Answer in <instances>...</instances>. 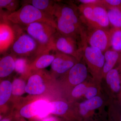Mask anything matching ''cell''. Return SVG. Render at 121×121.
I'll use <instances>...</instances> for the list:
<instances>
[{"label":"cell","mask_w":121,"mask_h":121,"mask_svg":"<svg viewBox=\"0 0 121 121\" xmlns=\"http://www.w3.org/2000/svg\"><path fill=\"white\" fill-rule=\"evenodd\" d=\"M54 16L57 31L65 35L83 41L86 39V28L80 18L78 7L73 4L56 1Z\"/></svg>","instance_id":"1"},{"label":"cell","mask_w":121,"mask_h":121,"mask_svg":"<svg viewBox=\"0 0 121 121\" xmlns=\"http://www.w3.org/2000/svg\"><path fill=\"white\" fill-rule=\"evenodd\" d=\"M7 20L9 23L22 27L36 22L47 23L56 28L55 18L30 4L22 5L17 10L8 14Z\"/></svg>","instance_id":"2"},{"label":"cell","mask_w":121,"mask_h":121,"mask_svg":"<svg viewBox=\"0 0 121 121\" xmlns=\"http://www.w3.org/2000/svg\"><path fill=\"white\" fill-rule=\"evenodd\" d=\"M14 30L15 38L11 45V53L16 57L35 59L39 56V47L35 39L29 35L21 26L11 24Z\"/></svg>","instance_id":"3"},{"label":"cell","mask_w":121,"mask_h":121,"mask_svg":"<svg viewBox=\"0 0 121 121\" xmlns=\"http://www.w3.org/2000/svg\"><path fill=\"white\" fill-rule=\"evenodd\" d=\"M22 27L38 43L39 56L52 51V40L56 31L55 27L49 24L41 22H35Z\"/></svg>","instance_id":"4"},{"label":"cell","mask_w":121,"mask_h":121,"mask_svg":"<svg viewBox=\"0 0 121 121\" xmlns=\"http://www.w3.org/2000/svg\"><path fill=\"white\" fill-rule=\"evenodd\" d=\"M78 42L74 38L63 35L56 30L52 37V51L71 56L79 61L82 58V53Z\"/></svg>","instance_id":"5"},{"label":"cell","mask_w":121,"mask_h":121,"mask_svg":"<svg viewBox=\"0 0 121 121\" xmlns=\"http://www.w3.org/2000/svg\"><path fill=\"white\" fill-rule=\"evenodd\" d=\"M81 48L82 58L93 75L96 77L102 76L105 63L104 54L99 49L89 46L86 41L82 44Z\"/></svg>","instance_id":"6"},{"label":"cell","mask_w":121,"mask_h":121,"mask_svg":"<svg viewBox=\"0 0 121 121\" xmlns=\"http://www.w3.org/2000/svg\"><path fill=\"white\" fill-rule=\"evenodd\" d=\"M28 77L25 91L31 95H39L44 93L47 89L46 82L53 78L44 69L33 72Z\"/></svg>","instance_id":"7"},{"label":"cell","mask_w":121,"mask_h":121,"mask_svg":"<svg viewBox=\"0 0 121 121\" xmlns=\"http://www.w3.org/2000/svg\"><path fill=\"white\" fill-rule=\"evenodd\" d=\"M110 29L101 28L86 30L87 43L100 50L104 54L111 48Z\"/></svg>","instance_id":"8"},{"label":"cell","mask_w":121,"mask_h":121,"mask_svg":"<svg viewBox=\"0 0 121 121\" xmlns=\"http://www.w3.org/2000/svg\"><path fill=\"white\" fill-rule=\"evenodd\" d=\"M21 116L27 119L36 117L41 119L50 114L49 102L43 99H39L27 104L21 109Z\"/></svg>","instance_id":"9"},{"label":"cell","mask_w":121,"mask_h":121,"mask_svg":"<svg viewBox=\"0 0 121 121\" xmlns=\"http://www.w3.org/2000/svg\"><path fill=\"white\" fill-rule=\"evenodd\" d=\"M55 58L51 64V75H64L75 64L79 62L74 56L59 52H54Z\"/></svg>","instance_id":"10"},{"label":"cell","mask_w":121,"mask_h":121,"mask_svg":"<svg viewBox=\"0 0 121 121\" xmlns=\"http://www.w3.org/2000/svg\"><path fill=\"white\" fill-rule=\"evenodd\" d=\"M14 38L12 25L8 21L0 23V53H5L10 48Z\"/></svg>","instance_id":"11"},{"label":"cell","mask_w":121,"mask_h":121,"mask_svg":"<svg viewBox=\"0 0 121 121\" xmlns=\"http://www.w3.org/2000/svg\"><path fill=\"white\" fill-rule=\"evenodd\" d=\"M87 71L85 64L78 62L63 75L67 78L71 84L77 85L82 83L86 79Z\"/></svg>","instance_id":"12"},{"label":"cell","mask_w":121,"mask_h":121,"mask_svg":"<svg viewBox=\"0 0 121 121\" xmlns=\"http://www.w3.org/2000/svg\"><path fill=\"white\" fill-rule=\"evenodd\" d=\"M78 7L81 20L86 30L101 28L95 20L91 5L81 4Z\"/></svg>","instance_id":"13"},{"label":"cell","mask_w":121,"mask_h":121,"mask_svg":"<svg viewBox=\"0 0 121 121\" xmlns=\"http://www.w3.org/2000/svg\"><path fill=\"white\" fill-rule=\"evenodd\" d=\"M51 52L44 53L36 57L29 65L27 76L33 72L44 69L51 65L55 58V54Z\"/></svg>","instance_id":"14"},{"label":"cell","mask_w":121,"mask_h":121,"mask_svg":"<svg viewBox=\"0 0 121 121\" xmlns=\"http://www.w3.org/2000/svg\"><path fill=\"white\" fill-rule=\"evenodd\" d=\"M16 58L11 52L0 53V79L7 78L15 71Z\"/></svg>","instance_id":"15"},{"label":"cell","mask_w":121,"mask_h":121,"mask_svg":"<svg viewBox=\"0 0 121 121\" xmlns=\"http://www.w3.org/2000/svg\"><path fill=\"white\" fill-rule=\"evenodd\" d=\"M56 1L51 0H28L22 1L21 2L22 5H31L39 10L54 17V7Z\"/></svg>","instance_id":"16"},{"label":"cell","mask_w":121,"mask_h":121,"mask_svg":"<svg viewBox=\"0 0 121 121\" xmlns=\"http://www.w3.org/2000/svg\"><path fill=\"white\" fill-rule=\"evenodd\" d=\"M12 83L9 80L0 79V113L11 99Z\"/></svg>","instance_id":"17"},{"label":"cell","mask_w":121,"mask_h":121,"mask_svg":"<svg viewBox=\"0 0 121 121\" xmlns=\"http://www.w3.org/2000/svg\"><path fill=\"white\" fill-rule=\"evenodd\" d=\"M95 20L102 28L110 29L111 26L108 18L107 10L103 6L99 5H91Z\"/></svg>","instance_id":"18"},{"label":"cell","mask_w":121,"mask_h":121,"mask_svg":"<svg viewBox=\"0 0 121 121\" xmlns=\"http://www.w3.org/2000/svg\"><path fill=\"white\" fill-rule=\"evenodd\" d=\"M105 63L103 68L102 76L105 77L110 71L113 69L118 62L120 53L111 49L106 51L104 53Z\"/></svg>","instance_id":"19"},{"label":"cell","mask_w":121,"mask_h":121,"mask_svg":"<svg viewBox=\"0 0 121 121\" xmlns=\"http://www.w3.org/2000/svg\"><path fill=\"white\" fill-rule=\"evenodd\" d=\"M106 81L113 93H120L121 91V76L119 70L113 68L106 75Z\"/></svg>","instance_id":"20"},{"label":"cell","mask_w":121,"mask_h":121,"mask_svg":"<svg viewBox=\"0 0 121 121\" xmlns=\"http://www.w3.org/2000/svg\"><path fill=\"white\" fill-rule=\"evenodd\" d=\"M103 103L102 99L99 96H95L83 102L79 105L80 115L82 117H86L89 111L100 107Z\"/></svg>","instance_id":"21"},{"label":"cell","mask_w":121,"mask_h":121,"mask_svg":"<svg viewBox=\"0 0 121 121\" xmlns=\"http://www.w3.org/2000/svg\"><path fill=\"white\" fill-rule=\"evenodd\" d=\"M109 31L111 49L118 52H121V28L112 27Z\"/></svg>","instance_id":"22"},{"label":"cell","mask_w":121,"mask_h":121,"mask_svg":"<svg viewBox=\"0 0 121 121\" xmlns=\"http://www.w3.org/2000/svg\"><path fill=\"white\" fill-rule=\"evenodd\" d=\"M50 113L63 116L66 113L69 106L67 103L62 101H56L49 102Z\"/></svg>","instance_id":"23"},{"label":"cell","mask_w":121,"mask_h":121,"mask_svg":"<svg viewBox=\"0 0 121 121\" xmlns=\"http://www.w3.org/2000/svg\"><path fill=\"white\" fill-rule=\"evenodd\" d=\"M31 62L29 59L25 57H16L15 60V71L23 77H28L29 65Z\"/></svg>","instance_id":"24"},{"label":"cell","mask_w":121,"mask_h":121,"mask_svg":"<svg viewBox=\"0 0 121 121\" xmlns=\"http://www.w3.org/2000/svg\"><path fill=\"white\" fill-rule=\"evenodd\" d=\"M106 9L111 25L113 27L121 28V10L115 8Z\"/></svg>","instance_id":"25"},{"label":"cell","mask_w":121,"mask_h":121,"mask_svg":"<svg viewBox=\"0 0 121 121\" xmlns=\"http://www.w3.org/2000/svg\"><path fill=\"white\" fill-rule=\"evenodd\" d=\"M26 83L21 78L15 79L12 82V94L11 98L21 96L25 93Z\"/></svg>","instance_id":"26"},{"label":"cell","mask_w":121,"mask_h":121,"mask_svg":"<svg viewBox=\"0 0 121 121\" xmlns=\"http://www.w3.org/2000/svg\"><path fill=\"white\" fill-rule=\"evenodd\" d=\"M20 2L18 0H0V9L13 12L18 9Z\"/></svg>","instance_id":"27"},{"label":"cell","mask_w":121,"mask_h":121,"mask_svg":"<svg viewBox=\"0 0 121 121\" xmlns=\"http://www.w3.org/2000/svg\"><path fill=\"white\" fill-rule=\"evenodd\" d=\"M102 5L105 9L115 8L121 10V0H102Z\"/></svg>","instance_id":"28"},{"label":"cell","mask_w":121,"mask_h":121,"mask_svg":"<svg viewBox=\"0 0 121 121\" xmlns=\"http://www.w3.org/2000/svg\"><path fill=\"white\" fill-rule=\"evenodd\" d=\"M86 87V86L82 83L76 85L72 92V96L74 97H79L84 94Z\"/></svg>","instance_id":"29"},{"label":"cell","mask_w":121,"mask_h":121,"mask_svg":"<svg viewBox=\"0 0 121 121\" xmlns=\"http://www.w3.org/2000/svg\"><path fill=\"white\" fill-rule=\"evenodd\" d=\"M97 90L94 87H86L84 95L87 99L94 97L97 94Z\"/></svg>","instance_id":"30"},{"label":"cell","mask_w":121,"mask_h":121,"mask_svg":"<svg viewBox=\"0 0 121 121\" xmlns=\"http://www.w3.org/2000/svg\"><path fill=\"white\" fill-rule=\"evenodd\" d=\"M78 1L83 4L91 5H99L102 6V0H79Z\"/></svg>","instance_id":"31"},{"label":"cell","mask_w":121,"mask_h":121,"mask_svg":"<svg viewBox=\"0 0 121 121\" xmlns=\"http://www.w3.org/2000/svg\"><path fill=\"white\" fill-rule=\"evenodd\" d=\"M111 115L112 121H121V110H115Z\"/></svg>","instance_id":"32"},{"label":"cell","mask_w":121,"mask_h":121,"mask_svg":"<svg viewBox=\"0 0 121 121\" xmlns=\"http://www.w3.org/2000/svg\"><path fill=\"white\" fill-rule=\"evenodd\" d=\"M9 13L6 10L0 9V23L7 21L6 17Z\"/></svg>","instance_id":"33"},{"label":"cell","mask_w":121,"mask_h":121,"mask_svg":"<svg viewBox=\"0 0 121 121\" xmlns=\"http://www.w3.org/2000/svg\"><path fill=\"white\" fill-rule=\"evenodd\" d=\"M40 121H64L56 117L52 116H48L43 119H40Z\"/></svg>","instance_id":"34"},{"label":"cell","mask_w":121,"mask_h":121,"mask_svg":"<svg viewBox=\"0 0 121 121\" xmlns=\"http://www.w3.org/2000/svg\"><path fill=\"white\" fill-rule=\"evenodd\" d=\"M119 53H120V55H119L118 62H117L118 63V66L117 69L119 71H121V52H119Z\"/></svg>","instance_id":"35"},{"label":"cell","mask_w":121,"mask_h":121,"mask_svg":"<svg viewBox=\"0 0 121 121\" xmlns=\"http://www.w3.org/2000/svg\"><path fill=\"white\" fill-rule=\"evenodd\" d=\"M11 119L9 118H5L2 119L0 121H11Z\"/></svg>","instance_id":"36"},{"label":"cell","mask_w":121,"mask_h":121,"mask_svg":"<svg viewBox=\"0 0 121 121\" xmlns=\"http://www.w3.org/2000/svg\"><path fill=\"white\" fill-rule=\"evenodd\" d=\"M119 98H120V105H121V92H120V93H119Z\"/></svg>","instance_id":"37"},{"label":"cell","mask_w":121,"mask_h":121,"mask_svg":"<svg viewBox=\"0 0 121 121\" xmlns=\"http://www.w3.org/2000/svg\"><path fill=\"white\" fill-rule=\"evenodd\" d=\"M120 76H121V75Z\"/></svg>","instance_id":"38"},{"label":"cell","mask_w":121,"mask_h":121,"mask_svg":"<svg viewBox=\"0 0 121 121\" xmlns=\"http://www.w3.org/2000/svg\"></svg>","instance_id":"39"}]
</instances>
